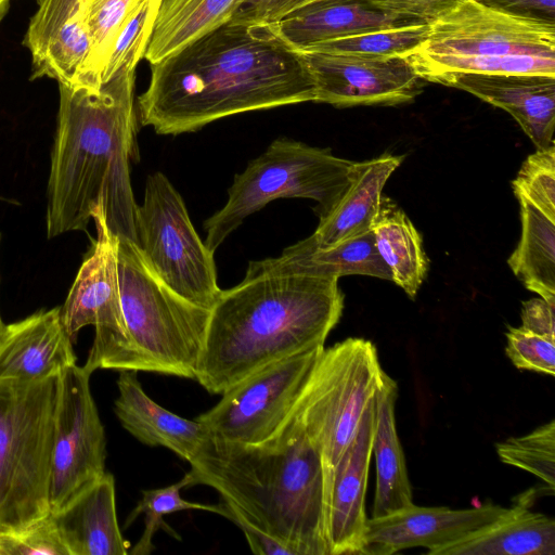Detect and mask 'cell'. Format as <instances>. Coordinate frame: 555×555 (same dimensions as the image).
<instances>
[{
  "instance_id": "1",
  "label": "cell",
  "mask_w": 555,
  "mask_h": 555,
  "mask_svg": "<svg viewBox=\"0 0 555 555\" xmlns=\"http://www.w3.org/2000/svg\"><path fill=\"white\" fill-rule=\"evenodd\" d=\"M314 101L300 52L271 22L231 18L151 64L138 109L143 126L177 135L236 114Z\"/></svg>"
},
{
  "instance_id": "2",
  "label": "cell",
  "mask_w": 555,
  "mask_h": 555,
  "mask_svg": "<svg viewBox=\"0 0 555 555\" xmlns=\"http://www.w3.org/2000/svg\"><path fill=\"white\" fill-rule=\"evenodd\" d=\"M135 66L99 89L59 83V111L48 180L47 236L86 231L96 207L109 231L137 243L130 162L138 158Z\"/></svg>"
},
{
  "instance_id": "3",
  "label": "cell",
  "mask_w": 555,
  "mask_h": 555,
  "mask_svg": "<svg viewBox=\"0 0 555 555\" xmlns=\"http://www.w3.org/2000/svg\"><path fill=\"white\" fill-rule=\"evenodd\" d=\"M343 309L338 278L286 271L269 258L250 261L242 282L210 309L195 379L222 395L271 362L324 347Z\"/></svg>"
},
{
  "instance_id": "4",
  "label": "cell",
  "mask_w": 555,
  "mask_h": 555,
  "mask_svg": "<svg viewBox=\"0 0 555 555\" xmlns=\"http://www.w3.org/2000/svg\"><path fill=\"white\" fill-rule=\"evenodd\" d=\"M190 465V486L215 489L229 520L268 534L293 555H330L323 460L293 418L258 444L209 437Z\"/></svg>"
},
{
  "instance_id": "5",
  "label": "cell",
  "mask_w": 555,
  "mask_h": 555,
  "mask_svg": "<svg viewBox=\"0 0 555 555\" xmlns=\"http://www.w3.org/2000/svg\"><path fill=\"white\" fill-rule=\"evenodd\" d=\"M429 26L425 41L403 56L422 80L451 73L555 77V25L461 0Z\"/></svg>"
},
{
  "instance_id": "6",
  "label": "cell",
  "mask_w": 555,
  "mask_h": 555,
  "mask_svg": "<svg viewBox=\"0 0 555 555\" xmlns=\"http://www.w3.org/2000/svg\"><path fill=\"white\" fill-rule=\"evenodd\" d=\"M117 262L130 370L195 379L210 310L166 285L134 242L118 238Z\"/></svg>"
},
{
  "instance_id": "7",
  "label": "cell",
  "mask_w": 555,
  "mask_h": 555,
  "mask_svg": "<svg viewBox=\"0 0 555 555\" xmlns=\"http://www.w3.org/2000/svg\"><path fill=\"white\" fill-rule=\"evenodd\" d=\"M59 377L0 385V533L25 529L50 514Z\"/></svg>"
},
{
  "instance_id": "8",
  "label": "cell",
  "mask_w": 555,
  "mask_h": 555,
  "mask_svg": "<svg viewBox=\"0 0 555 555\" xmlns=\"http://www.w3.org/2000/svg\"><path fill=\"white\" fill-rule=\"evenodd\" d=\"M352 164L327 149L275 139L234 176L224 206L204 222L205 245L215 253L246 217L276 198L313 199L319 220L325 218L349 188Z\"/></svg>"
},
{
  "instance_id": "9",
  "label": "cell",
  "mask_w": 555,
  "mask_h": 555,
  "mask_svg": "<svg viewBox=\"0 0 555 555\" xmlns=\"http://www.w3.org/2000/svg\"><path fill=\"white\" fill-rule=\"evenodd\" d=\"M383 373L370 340L350 337L324 347L288 416L301 426L322 456L327 501L333 470L373 402Z\"/></svg>"
},
{
  "instance_id": "10",
  "label": "cell",
  "mask_w": 555,
  "mask_h": 555,
  "mask_svg": "<svg viewBox=\"0 0 555 555\" xmlns=\"http://www.w3.org/2000/svg\"><path fill=\"white\" fill-rule=\"evenodd\" d=\"M153 271L184 299L210 310L222 289L214 251L194 229L185 204L163 172L149 176L137 209V243Z\"/></svg>"
},
{
  "instance_id": "11",
  "label": "cell",
  "mask_w": 555,
  "mask_h": 555,
  "mask_svg": "<svg viewBox=\"0 0 555 555\" xmlns=\"http://www.w3.org/2000/svg\"><path fill=\"white\" fill-rule=\"evenodd\" d=\"M92 219L96 227V238L77 272L64 305L60 307L61 320L73 343L82 327H95L83 365L89 374L99 369L130 370L119 293L118 237L109 231L101 206L95 208Z\"/></svg>"
},
{
  "instance_id": "12",
  "label": "cell",
  "mask_w": 555,
  "mask_h": 555,
  "mask_svg": "<svg viewBox=\"0 0 555 555\" xmlns=\"http://www.w3.org/2000/svg\"><path fill=\"white\" fill-rule=\"evenodd\" d=\"M324 347L271 362L246 376L196 417L215 440L258 444L271 438L291 415Z\"/></svg>"
},
{
  "instance_id": "13",
  "label": "cell",
  "mask_w": 555,
  "mask_h": 555,
  "mask_svg": "<svg viewBox=\"0 0 555 555\" xmlns=\"http://www.w3.org/2000/svg\"><path fill=\"white\" fill-rule=\"evenodd\" d=\"M90 376L83 366L74 364L59 377L49 496L53 515L106 473L105 433L91 395Z\"/></svg>"
},
{
  "instance_id": "14",
  "label": "cell",
  "mask_w": 555,
  "mask_h": 555,
  "mask_svg": "<svg viewBox=\"0 0 555 555\" xmlns=\"http://www.w3.org/2000/svg\"><path fill=\"white\" fill-rule=\"evenodd\" d=\"M299 52L315 83L314 102L336 107L398 105L413 101L422 91V79L400 55Z\"/></svg>"
},
{
  "instance_id": "15",
  "label": "cell",
  "mask_w": 555,
  "mask_h": 555,
  "mask_svg": "<svg viewBox=\"0 0 555 555\" xmlns=\"http://www.w3.org/2000/svg\"><path fill=\"white\" fill-rule=\"evenodd\" d=\"M507 511L487 503L472 508L422 507L415 504L367 518L361 554L391 555L411 547L426 553L493 521Z\"/></svg>"
},
{
  "instance_id": "16",
  "label": "cell",
  "mask_w": 555,
  "mask_h": 555,
  "mask_svg": "<svg viewBox=\"0 0 555 555\" xmlns=\"http://www.w3.org/2000/svg\"><path fill=\"white\" fill-rule=\"evenodd\" d=\"M375 426L374 400L333 470L326 512L330 555L361 554L366 527L365 493Z\"/></svg>"
},
{
  "instance_id": "17",
  "label": "cell",
  "mask_w": 555,
  "mask_h": 555,
  "mask_svg": "<svg viewBox=\"0 0 555 555\" xmlns=\"http://www.w3.org/2000/svg\"><path fill=\"white\" fill-rule=\"evenodd\" d=\"M436 83L457 88L506 111L537 150L554 144L555 77L527 74L451 73Z\"/></svg>"
},
{
  "instance_id": "18",
  "label": "cell",
  "mask_w": 555,
  "mask_h": 555,
  "mask_svg": "<svg viewBox=\"0 0 555 555\" xmlns=\"http://www.w3.org/2000/svg\"><path fill=\"white\" fill-rule=\"evenodd\" d=\"M60 307L5 325L0 336V385H28L60 376L76 364Z\"/></svg>"
},
{
  "instance_id": "19",
  "label": "cell",
  "mask_w": 555,
  "mask_h": 555,
  "mask_svg": "<svg viewBox=\"0 0 555 555\" xmlns=\"http://www.w3.org/2000/svg\"><path fill=\"white\" fill-rule=\"evenodd\" d=\"M297 51L366 31L424 23L379 10L367 0H314L271 22Z\"/></svg>"
},
{
  "instance_id": "20",
  "label": "cell",
  "mask_w": 555,
  "mask_h": 555,
  "mask_svg": "<svg viewBox=\"0 0 555 555\" xmlns=\"http://www.w3.org/2000/svg\"><path fill=\"white\" fill-rule=\"evenodd\" d=\"M137 373L119 371L114 410L121 426L140 442L165 447L190 463L209 438L206 427L156 403L144 391Z\"/></svg>"
},
{
  "instance_id": "21",
  "label": "cell",
  "mask_w": 555,
  "mask_h": 555,
  "mask_svg": "<svg viewBox=\"0 0 555 555\" xmlns=\"http://www.w3.org/2000/svg\"><path fill=\"white\" fill-rule=\"evenodd\" d=\"M403 159V155L383 154L370 160L353 162L349 188L302 242L311 247L327 248L370 231L380 207L384 185Z\"/></svg>"
},
{
  "instance_id": "22",
  "label": "cell",
  "mask_w": 555,
  "mask_h": 555,
  "mask_svg": "<svg viewBox=\"0 0 555 555\" xmlns=\"http://www.w3.org/2000/svg\"><path fill=\"white\" fill-rule=\"evenodd\" d=\"M427 555H554L555 520L520 500L493 521Z\"/></svg>"
},
{
  "instance_id": "23",
  "label": "cell",
  "mask_w": 555,
  "mask_h": 555,
  "mask_svg": "<svg viewBox=\"0 0 555 555\" xmlns=\"http://www.w3.org/2000/svg\"><path fill=\"white\" fill-rule=\"evenodd\" d=\"M53 517L69 555L128 554L130 545L118 526L115 480L109 473Z\"/></svg>"
},
{
  "instance_id": "24",
  "label": "cell",
  "mask_w": 555,
  "mask_h": 555,
  "mask_svg": "<svg viewBox=\"0 0 555 555\" xmlns=\"http://www.w3.org/2000/svg\"><path fill=\"white\" fill-rule=\"evenodd\" d=\"M397 398L398 385L384 371L374 398L372 453L376 461V490L372 517L384 516L414 504L405 457L396 427Z\"/></svg>"
},
{
  "instance_id": "25",
  "label": "cell",
  "mask_w": 555,
  "mask_h": 555,
  "mask_svg": "<svg viewBox=\"0 0 555 555\" xmlns=\"http://www.w3.org/2000/svg\"><path fill=\"white\" fill-rule=\"evenodd\" d=\"M240 0H162L144 57L155 64L229 22Z\"/></svg>"
},
{
  "instance_id": "26",
  "label": "cell",
  "mask_w": 555,
  "mask_h": 555,
  "mask_svg": "<svg viewBox=\"0 0 555 555\" xmlns=\"http://www.w3.org/2000/svg\"><path fill=\"white\" fill-rule=\"evenodd\" d=\"M270 261L286 271L340 278L360 274L392 280L391 272L379 256L372 230L340 244L315 248L302 241L285 248Z\"/></svg>"
},
{
  "instance_id": "27",
  "label": "cell",
  "mask_w": 555,
  "mask_h": 555,
  "mask_svg": "<svg viewBox=\"0 0 555 555\" xmlns=\"http://www.w3.org/2000/svg\"><path fill=\"white\" fill-rule=\"evenodd\" d=\"M371 230L377 251L391 272V281L414 299L428 270L418 231L403 210L384 195Z\"/></svg>"
},
{
  "instance_id": "28",
  "label": "cell",
  "mask_w": 555,
  "mask_h": 555,
  "mask_svg": "<svg viewBox=\"0 0 555 555\" xmlns=\"http://www.w3.org/2000/svg\"><path fill=\"white\" fill-rule=\"evenodd\" d=\"M521 237L507 263L525 286L555 306V220L518 197Z\"/></svg>"
},
{
  "instance_id": "29",
  "label": "cell",
  "mask_w": 555,
  "mask_h": 555,
  "mask_svg": "<svg viewBox=\"0 0 555 555\" xmlns=\"http://www.w3.org/2000/svg\"><path fill=\"white\" fill-rule=\"evenodd\" d=\"M139 0H82L79 5L91 35V49L72 85L102 86L103 69L124 21Z\"/></svg>"
},
{
  "instance_id": "30",
  "label": "cell",
  "mask_w": 555,
  "mask_h": 555,
  "mask_svg": "<svg viewBox=\"0 0 555 555\" xmlns=\"http://www.w3.org/2000/svg\"><path fill=\"white\" fill-rule=\"evenodd\" d=\"M91 49V35L80 9L33 60L31 79L48 77L72 85Z\"/></svg>"
},
{
  "instance_id": "31",
  "label": "cell",
  "mask_w": 555,
  "mask_h": 555,
  "mask_svg": "<svg viewBox=\"0 0 555 555\" xmlns=\"http://www.w3.org/2000/svg\"><path fill=\"white\" fill-rule=\"evenodd\" d=\"M191 481L186 474L176 483L170 486L144 490L142 499L128 516L125 528H127L140 514L144 515V531L129 552L131 555H149L154 550L153 537L159 529L166 528V531L176 539L179 535L163 520L165 515L186 509H198L219 514L227 518L225 507L219 504H203L190 502L182 499L180 492L184 487H190Z\"/></svg>"
},
{
  "instance_id": "32",
  "label": "cell",
  "mask_w": 555,
  "mask_h": 555,
  "mask_svg": "<svg viewBox=\"0 0 555 555\" xmlns=\"http://www.w3.org/2000/svg\"><path fill=\"white\" fill-rule=\"evenodd\" d=\"M429 30L427 23L384 28L327 40L301 51L360 56H404L425 41Z\"/></svg>"
},
{
  "instance_id": "33",
  "label": "cell",
  "mask_w": 555,
  "mask_h": 555,
  "mask_svg": "<svg viewBox=\"0 0 555 555\" xmlns=\"http://www.w3.org/2000/svg\"><path fill=\"white\" fill-rule=\"evenodd\" d=\"M501 462L526 470L539 478L554 493L555 486V421L537 427L529 434L509 437L495 444Z\"/></svg>"
},
{
  "instance_id": "34",
  "label": "cell",
  "mask_w": 555,
  "mask_h": 555,
  "mask_svg": "<svg viewBox=\"0 0 555 555\" xmlns=\"http://www.w3.org/2000/svg\"><path fill=\"white\" fill-rule=\"evenodd\" d=\"M162 0H139L119 28L108 53L102 83L124 66H135L144 57Z\"/></svg>"
},
{
  "instance_id": "35",
  "label": "cell",
  "mask_w": 555,
  "mask_h": 555,
  "mask_svg": "<svg viewBox=\"0 0 555 555\" xmlns=\"http://www.w3.org/2000/svg\"><path fill=\"white\" fill-rule=\"evenodd\" d=\"M512 184L517 198L555 220V145L529 155Z\"/></svg>"
},
{
  "instance_id": "36",
  "label": "cell",
  "mask_w": 555,
  "mask_h": 555,
  "mask_svg": "<svg viewBox=\"0 0 555 555\" xmlns=\"http://www.w3.org/2000/svg\"><path fill=\"white\" fill-rule=\"evenodd\" d=\"M69 555L50 513L29 527L0 533V555Z\"/></svg>"
},
{
  "instance_id": "37",
  "label": "cell",
  "mask_w": 555,
  "mask_h": 555,
  "mask_svg": "<svg viewBox=\"0 0 555 555\" xmlns=\"http://www.w3.org/2000/svg\"><path fill=\"white\" fill-rule=\"evenodd\" d=\"M505 353L519 370L555 375V341L524 327H508Z\"/></svg>"
},
{
  "instance_id": "38",
  "label": "cell",
  "mask_w": 555,
  "mask_h": 555,
  "mask_svg": "<svg viewBox=\"0 0 555 555\" xmlns=\"http://www.w3.org/2000/svg\"><path fill=\"white\" fill-rule=\"evenodd\" d=\"M82 0H42L33 15L23 43L35 57L79 9Z\"/></svg>"
},
{
  "instance_id": "39",
  "label": "cell",
  "mask_w": 555,
  "mask_h": 555,
  "mask_svg": "<svg viewBox=\"0 0 555 555\" xmlns=\"http://www.w3.org/2000/svg\"><path fill=\"white\" fill-rule=\"evenodd\" d=\"M379 10L430 24L461 0H367Z\"/></svg>"
},
{
  "instance_id": "40",
  "label": "cell",
  "mask_w": 555,
  "mask_h": 555,
  "mask_svg": "<svg viewBox=\"0 0 555 555\" xmlns=\"http://www.w3.org/2000/svg\"><path fill=\"white\" fill-rule=\"evenodd\" d=\"M517 17L555 25V0H475Z\"/></svg>"
},
{
  "instance_id": "41",
  "label": "cell",
  "mask_w": 555,
  "mask_h": 555,
  "mask_svg": "<svg viewBox=\"0 0 555 555\" xmlns=\"http://www.w3.org/2000/svg\"><path fill=\"white\" fill-rule=\"evenodd\" d=\"M521 327L555 341V306L543 298L522 301Z\"/></svg>"
},
{
  "instance_id": "42",
  "label": "cell",
  "mask_w": 555,
  "mask_h": 555,
  "mask_svg": "<svg viewBox=\"0 0 555 555\" xmlns=\"http://www.w3.org/2000/svg\"><path fill=\"white\" fill-rule=\"evenodd\" d=\"M243 531L250 551L256 555H293L291 550L268 534L253 528L251 526L237 521L235 522Z\"/></svg>"
},
{
  "instance_id": "43",
  "label": "cell",
  "mask_w": 555,
  "mask_h": 555,
  "mask_svg": "<svg viewBox=\"0 0 555 555\" xmlns=\"http://www.w3.org/2000/svg\"><path fill=\"white\" fill-rule=\"evenodd\" d=\"M307 0H273L258 21L272 22L301 7Z\"/></svg>"
},
{
  "instance_id": "44",
  "label": "cell",
  "mask_w": 555,
  "mask_h": 555,
  "mask_svg": "<svg viewBox=\"0 0 555 555\" xmlns=\"http://www.w3.org/2000/svg\"><path fill=\"white\" fill-rule=\"evenodd\" d=\"M273 0H240L232 18L257 21Z\"/></svg>"
},
{
  "instance_id": "45",
  "label": "cell",
  "mask_w": 555,
  "mask_h": 555,
  "mask_svg": "<svg viewBox=\"0 0 555 555\" xmlns=\"http://www.w3.org/2000/svg\"><path fill=\"white\" fill-rule=\"evenodd\" d=\"M11 0H0V22L7 14Z\"/></svg>"
},
{
  "instance_id": "46",
  "label": "cell",
  "mask_w": 555,
  "mask_h": 555,
  "mask_svg": "<svg viewBox=\"0 0 555 555\" xmlns=\"http://www.w3.org/2000/svg\"><path fill=\"white\" fill-rule=\"evenodd\" d=\"M4 328H5V324L3 323L1 315H0V336L3 333Z\"/></svg>"
},
{
  "instance_id": "47",
  "label": "cell",
  "mask_w": 555,
  "mask_h": 555,
  "mask_svg": "<svg viewBox=\"0 0 555 555\" xmlns=\"http://www.w3.org/2000/svg\"><path fill=\"white\" fill-rule=\"evenodd\" d=\"M311 1H314V0H307L304 4L309 3V2H311ZM304 4H302V5H304Z\"/></svg>"
},
{
  "instance_id": "48",
  "label": "cell",
  "mask_w": 555,
  "mask_h": 555,
  "mask_svg": "<svg viewBox=\"0 0 555 555\" xmlns=\"http://www.w3.org/2000/svg\"><path fill=\"white\" fill-rule=\"evenodd\" d=\"M36 2L38 3V5L42 2V0H36Z\"/></svg>"
}]
</instances>
